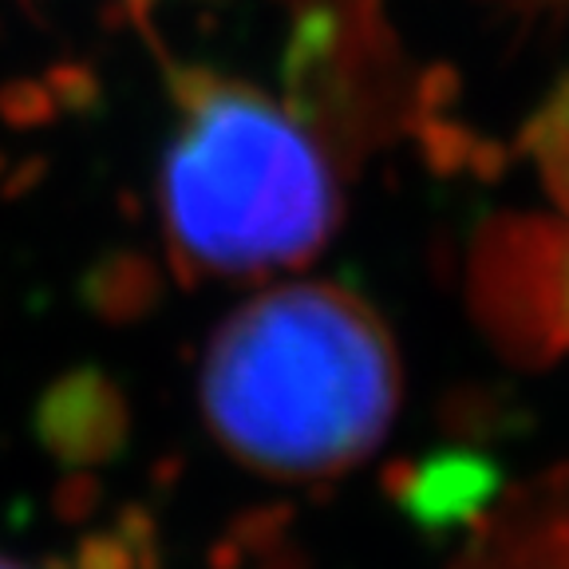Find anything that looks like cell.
<instances>
[{"mask_svg": "<svg viewBox=\"0 0 569 569\" xmlns=\"http://www.w3.org/2000/svg\"><path fill=\"white\" fill-rule=\"evenodd\" d=\"M198 403L226 455L269 479H329L365 459L400 408L383 320L345 284H277L206 348Z\"/></svg>", "mask_w": 569, "mask_h": 569, "instance_id": "1", "label": "cell"}, {"mask_svg": "<svg viewBox=\"0 0 569 569\" xmlns=\"http://www.w3.org/2000/svg\"><path fill=\"white\" fill-rule=\"evenodd\" d=\"M178 123L159 206L194 277H269L305 266L340 222V178L317 131L249 83L178 71Z\"/></svg>", "mask_w": 569, "mask_h": 569, "instance_id": "2", "label": "cell"}, {"mask_svg": "<svg viewBox=\"0 0 569 569\" xmlns=\"http://www.w3.org/2000/svg\"><path fill=\"white\" fill-rule=\"evenodd\" d=\"M530 151L553 218L507 230L502 249L487 258V289L510 332L538 348H569V83L538 111Z\"/></svg>", "mask_w": 569, "mask_h": 569, "instance_id": "3", "label": "cell"}, {"mask_svg": "<svg viewBox=\"0 0 569 569\" xmlns=\"http://www.w3.org/2000/svg\"><path fill=\"white\" fill-rule=\"evenodd\" d=\"M0 569H28L24 561H17V558H4V553H0Z\"/></svg>", "mask_w": 569, "mask_h": 569, "instance_id": "4", "label": "cell"}]
</instances>
